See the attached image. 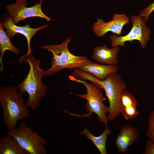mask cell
Masks as SVG:
<instances>
[{"label": "cell", "mask_w": 154, "mask_h": 154, "mask_svg": "<svg viewBox=\"0 0 154 154\" xmlns=\"http://www.w3.org/2000/svg\"><path fill=\"white\" fill-rule=\"evenodd\" d=\"M19 60L21 63L23 61L27 62L29 70L23 81L17 86L19 89L18 92L22 95L27 92L29 98L25 103L26 105L32 110H36L46 96L48 89V87L41 81L42 77L46 75L45 72L39 67L41 61L36 59L33 53L24 55Z\"/></svg>", "instance_id": "obj_1"}, {"label": "cell", "mask_w": 154, "mask_h": 154, "mask_svg": "<svg viewBox=\"0 0 154 154\" xmlns=\"http://www.w3.org/2000/svg\"><path fill=\"white\" fill-rule=\"evenodd\" d=\"M80 78L82 80L92 82L98 88L104 90L109 103L110 112L107 117L108 121H114L123 108L121 97L122 92L125 90L126 84L121 77L116 73H112L105 80L101 81L82 71L80 74Z\"/></svg>", "instance_id": "obj_2"}, {"label": "cell", "mask_w": 154, "mask_h": 154, "mask_svg": "<svg viewBox=\"0 0 154 154\" xmlns=\"http://www.w3.org/2000/svg\"><path fill=\"white\" fill-rule=\"evenodd\" d=\"M17 86L0 88V104L3 110L2 121L8 131L16 127L18 121L30 116L29 111L23 95L17 92Z\"/></svg>", "instance_id": "obj_3"}, {"label": "cell", "mask_w": 154, "mask_h": 154, "mask_svg": "<svg viewBox=\"0 0 154 154\" xmlns=\"http://www.w3.org/2000/svg\"><path fill=\"white\" fill-rule=\"evenodd\" d=\"M71 42L69 37L60 44L41 46L42 49L47 50L53 54L51 58V67L44 71L46 75H53L64 68L70 70L78 69L91 62L85 56H76L71 53L68 48V44Z\"/></svg>", "instance_id": "obj_4"}, {"label": "cell", "mask_w": 154, "mask_h": 154, "mask_svg": "<svg viewBox=\"0 0 154 154\" xmlns=\"http://www.w3.org/2000/svg\"><path fill=\"white\" fill-rule=\"evenodd\" d=\"M70 80L73 81L80 82L84 84L87 90V93L83 94H77V96L85 99L87 101L85 106L86 110L89 112L88 114L80 116L70 114L73 116L89 117L92 113L95 114L98 116V120L102 122L105 125L108 126V121L106 113H109L110 108L105 105L103 102L107 99L104 96L100 89L98 88L93 83H88L86 80L77 79L72 76H69Z\"/></svg>", "instance_id": "obj_5"}, {"label": "cell", "mask_w": 154, "mask_h": 154, "mask_svg": "<svg viewBox=\"0 0 154 154\" xmlns=\"http://www.w3.org/2000/svg\"><path fill=\"white\" fill-rule=\"evenodd\" d=\"M7 134L12 136L19 145L29 154H46L45 147L47 144L45 139L27 126L23 121L18 126Z\"/></svg>", "instance_id": "obj_6"}, {"label": "cell", "mask_w": 154, "mask_h": 154, "mask_svg": "<svg viewBox=\"0 0 154 154\" xmlns=\"http://www.w3.org/2000/svg\"><path fill=\"white\" fill-rule=\"evenodd\" d=\"M131 20L133 24L132 27L127 35L118 37L114 34L110 36L112 46H123L127 41L132 42L134 40H138L140 42L143 48L145 47L150 40L151 32L150 29L145 25L146 21L139 15L133 16Z\"/></svg>", "instance_id": "obj_7"}, {"label": "cell", "mask_w": 154, "mask_h": 154, "mask_svg": "<svg viewBox=\"0 0 154 154\" xmlns=\"http://www.w3.org/2000/svg\"><path fill=\"white\" fill-rule=\"evenodd\" d=\"M43 0H39L33 6L31 7L26 6L27 4V0L23 2L10 4L6 7L8 13L13 23L15 24L26 18L38 17L43 18L48 21L52 20L42 12L41 6Z\"/></svg>", "instance_id": "obj_8"}, {"label": "cell", "mask_w": 154, "mask_h": 154, "mask_svg": "<svg viewBox=\"0 0 154 154\" xmlns=\"http://www.w3.org/2000/svg\"><path fill=\"white\" fill-rule=\"evenodd\" d=\"M129 22L126 15L116 13L113 16L112 20L106 22L98 19L92 26L93 32L98 37L103 36L108 32H112L118 35H121L123 26Z\"/></svg>", "instance_id": "obj_9"}, {"label": "cell", "mask_w": 154, "mask_h": 154, "mask_svg": "<svg viewBox=\"0 0 154 154\" xmlns=\"http://www.w3.org/2000/svg\"><path fill=\"white\" fill-rule=\"evenodd\" d=\"M3 27L6 29V33L10 38H13L16 33L22 34L26 38L28 46L27 55L33 53L30 47V41L32 37L39 30L49 26V25L42 26L37 28L31 27L28 24L23 26L16 25L14 24L10 17H7L2 23H0Z\"/></svg>", "instance_id": "obj_10"}, {"label": "cell", "mask_w": 154, "mask_h": 154, "mask_svg": "<svg viewBox=\"0 0 154 154\" xmlns=\"http://www.w3.org/2000/svg\"><path fill=\"white\" fill-rule=\"evenodd\" d=\"M139 135V130L134 126L122 125L115 141L117 149L121 153H125L129 147L137 141Z\"/></svg>", "instance_id": "obj_11"}, {"label": "cell", "mask_w": 154, "mask_h": 154, "mask_svg": "<svg viewBox=\"0 0 154 154\" xmlns=\"http://www.w3.org/2000/svg\"><path fill=\"white\" fill-rule=\"evenodd\" d=\"M94 48L92 58L97 62L108 65H116L118 64L117 55L119 50L118 46L109 49L104 44L102 46H96Z\"/></svg>", "instance_id": "obj_12"}, {"label": "cell", "mask_w": 154, "mask_h": 154, "mask_svg": "<svg viewBox=\"0 0 154 154\" xmlns=\"http://www.w3.org/2000/svg\"><path fill=\"white\" fill-rule=\"evenodd\" d=\"M78 69L93 75L101 81L105 80L110 74L118 72V68L116 65H101L92 62Z\"/></svg>", "instance_id": "obj_13"}, {"label": "cell", "mask_w": 154, "mask_h": 154, "mask_svg": "<svg viewBox=\"0 0 154 154\" xmlns=\"http://www.w3.org/2000/svg\"><path fill=\"white\" fill-rule=\"evenodd\" d=\"M0 154H29L11 136L5 134L0 138Z\"/></svg>", "instance_id": "obj_14"}, {"label": "cell", "mask_w": 154, "mask_h": 154, "mask_svg": "<svg viewBox=\"0 0 154 154\" xmlns=\"http://www.w3.org/2000/svg\"><path fill=\"white\" fill-rule=\"evenodd\" d=\"M112 132V131L108 128V126H105L102 133L98 136L93 135L86 127L84 128L83 131L80 132L91 141L93 144L98 149L101 154H107L106 144L107 138L108 135Z\"/></svg>", "instance_id": "obj_15"}, {"label": "cell", "mask_w": 154, "mask_h": 154, "mask_svg": "<svg viewBox=\"0 0 154 154\" xmlns=\"http://www.w3.org/2000/svg\"><path fill=\"white\" fill-rule=\"evenodd\" d=\"M10 38L5 32L1 24H0V63L1 68L0 71L1 72L3 70V66L2 63V57L5 51L9 50L14 54H18L20 52V50L15 47L10 40Z\"/></svg>", "instance_id": "obj_16"}, {"label": "cell", "mask_w": 154, "mask_h": 154, "mask_svg": "<svg viewBox=\"0 0 154 154\" xmlns=\"http://www.w3.org/2000/svg\"><path fill=\"white\" fill-rule=\"evenodd\" d=\"M121 100L123 108L136 107L137 102L134 96L126 90L122 93Z\"/></svg>", "instance_id": "obj_17"}, {"label": "cell", "mask_w": 154, "mask_h": 154, "mask_svg": "<svg viewBox=\"0 0 154 154\" xmlns=\"http://www.w3.org/2000/svg\"><path fill=\"white\" fill-rule=\"evenodd\" d=\"M148 128L146 133L147 137L154 143V110L150 113L149 117Z\"/></svg>", "instance_id": "obj_18"}, {"label": "cell", "mask_w": 154, "mask_h": 154, "mask_svg": "<svg viewBox=\"0 0 154 154\" xmlns=\"http://www.w3.org/2000/svg\"><path fill=\"white\" fill-rule=\"evenodd\" d=\"M139 113L135 107L124 108L121 112L125 119L131 120L135 118L138 115Z\"/></svg>", "instance_id": "obj_19"}, {"label": "cell", "mask_w": 154, "mask_h": 154, "mask_svg": "<svg viewBox=\"0 0 154 154\" xmlns=\"http://www.w3.org/2000/svg\"><path fill=\"white\" fill-rule=\"evenodd\" d=\"M154 11V1L146 8H145L140 13L139 15L141 17H144V19L147 21L149 16Z\"/></svg>", "instance_id": "obj_20"}, {"label": "cell", "mask_w": 154, "mask_h": 154, "mask_svg": "<svg viewBox=\"0 0 154 154\" xmlns=\"http://www.w3.org/2000/svg\"><path fill=\"white\" fill-rule=\"evenodd\" d=\"M143 154H154V143L149 139L147 141Z\"/></svg>", "instance_id": "obj_21"}, {"label": "cell", "mask_w": 154, "mask_h": 154, "mask_svg": "<svg viewBox=\"0 0 154 154\" xmlns=\"http://www.w3.org/2000/svg\"><path fill=\"white\" fill-rule=\"evenodd\" d=\"M15 0L16 1V3H19L23 2L26 0Z\"/></svg>", "instance_id": "obj_22"}]
</instances>
